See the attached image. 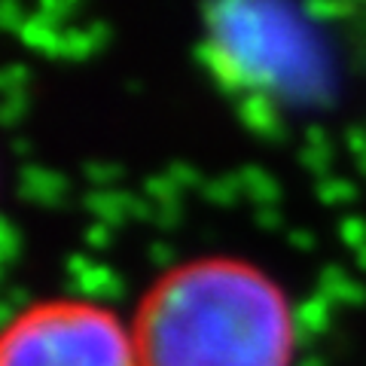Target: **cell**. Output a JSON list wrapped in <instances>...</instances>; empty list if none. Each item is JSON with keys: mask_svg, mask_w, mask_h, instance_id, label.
I'll use <instances>...</instances> for the list:
<instances>
[{"mask_svg": "<svg viewBox=\"0 0 366 366\" xmlns=\"http://www.w3.org/2000/svg\"><path fill=\"white\" fill-rule=\"evenodd\" d=\"M0 366H137L129 324L83 296L34 300L6 320Z\"/></svg>", "mask_w": 366, "mask_h": 366, "instance_id": "3957f363", "label": "cell"}, {"mask_svg": "<svg viewBox=\"0 0 366 366\" xmlns=\"http://www.w3.org/2000/svg\"><path fill=\"white\" fill-rule=\"evenodd\" d=\"M137 366H293L296 317L257 262L208 254L165 266L129 317Z\"/></svg>", "mask_w": 366, "mask_h": 366, "instance_id": "6da1fadb", "label": "cell"}, {"mask_svg": "<svg viewBox=\"0 0 366 366\" xmlns=\"http://www.w3.org/2000/svg\"><path fill=\"white\" fill-rule=\"evenodd\" d=\"M274 6H214L204 21V55L238 92L305 95L315 86V46Z\"/></svg>", "mask_w": 366, "mask_h": 366, "instance_id": "7a4b0ae2", "label": "cell"}]
</instances>
